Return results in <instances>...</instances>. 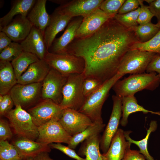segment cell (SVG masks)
<instances>
[{
    "label": "cell",
    "mask_w": 160,
    "mask_h": 160,
    "mask_svg": "<svg viewBox=\"0 0 160 160\" xmlns=\"http://www.w3.org/2000/svg\"><path fill=\"white\" fill-rule=\"evenodd\" d=\"M75 39L67 47L65 53L84 60L85 78H95L103 83L117 73L124 55L138 42L133 31L113 17L92 35Z\"/></svg>",
    "instance_id": "cell-1"
},
{
    "label": "cell",
    "mask_w": 160,
    "mask_h": 160,
    "mask_svg": "<svg viewBox=\"0 0 160 160\" xmlns=\"http://www.w3.org/2000/svg\"><path fill=\"white\" fill-rule=\"evenodd\" d=\"M160 78L155 72L132 74L119 80L112 88L116 95L120 97L134 95L143 89L153 90L159 86Z\"/></svg>",
    "instance_id": "cell-2"
},
{
    "label": "cell",
    "mask_w": 160,
    "mask_h": 160,
    "mask_svg": "<svg viewBox=\"0 0 160 160\" xmlns=\"http://www.w3.org/2000/svg\"><path fill=\"white\" fill-rule=\"evenodd\" d=\"M124 75L117 73L105 82L97 91L86 97V100L78 111L89 118L93 123H103L102 109L111 89Z\"/></svg>",
    "instance_id": "cell-3"
},
{
    "label": "cell",
    "mask_w": 160,
    "mask_h": 160,
    "mask_svg": "<svg viewBox=\"0 0 160 160\" xmlns=\"http://www.w3.org/2000/svg\"><path fill=\"white\" fill-rule=\"evenodd\" d=\"M85 77L83 73L68 76L62 90L63 99L60 105L64 109L79 111L86 100L83 90Z\"/></svg>",
    "instance_id": "cell-4"
},
{
    "label": "cell",
    "mask_w": 160,
    "mask_h": 160,
    "mask_svg": "<svg viewBox=\"0 0 160 160\" xmlns=\"http://www.w3.org/2000/svg\"><path fill=\"white\" fill-rule=\"evenodd\" d=\"M15 106L5 116L15 133L18 137L36 140L39 135L38 127L34 123L31 116L20 105Z\"/></svg>",
    "instance_id": "cell-5"
},
{
    "label": "cell",
    "mask_w": 160,
    "mask_h": 160,
    "mask_svg": "<svg viewBox=\"0 0 160 160\" xmlns=\"http://www.w3.org/2000/svg\"><path fill=\"white\" fill-rule=\"evenodd\" d=\"M51 68L68 76L83 73L85 63L81 57L68 53L57 54L47 51L44 59Z\"/></svg>",
    "instance_id": "cell-6"
},
{
    "label": "cell",
    "mask_w": 160,
    "mask_h": 160,
    "mask_svg": "<svg viewBox=\"0 0 160 160\" xmlns=\"http://www.w3.org/2000/svg\"><path fill=\"white\" fill-rule=\"evenodd\" d=\"M157 54L151 52L131 49L123 57L118 67V73L125 75L143 73Z\"/></svg>",
    "instance_id": "cell-7"
},
{
    "label": "cell",
    "mask_w": 160,
    "mask_h": 160,
    "mask_svg": "<svg viewBox=\"0 0 160 160\" xmlns=\"http://www.w3.org/2000/svg\"><path fill=\"white\" fill-rule=\"evenodd\" d=\"M42 82L27 84H16L9 92L14 105H20L28 110L42 100Z\"/></svg>",
    "instance_id": "cell-8"
},
{
    "label": "cell",
    "mask_w": 160,
    "mask_h": 160,
    "mask_svg": "<svg viewBox=\"0 0 160 160\" xmlns=\"http://www.w3.org/2000/svg\"><path fill=\"white\" fill-rule=\"evenodd\" d=\"M64 109L52 100L45 99H42L27 111L34 123L38 127L51 121H58Z\"/></svg>",
    "instance_id": "cell-9"
},
{
    "label": "cell",
    "mask_w": 160,
    "mask_h": 160,
    "mask_svg": "<svg viewBox=\"0 0 160 160\" xmlns=\"http://www.w3.org/2000/svg\"><path fill=\"white\" fill-rule=\"evenodd\" d=\"M68 76L51 68L42 82V99H49L60 105L63 99V89Z\"/></svg>",
    "instance_id": "cell-10"
},
{
    "label": "cell",
    "mask_w": 160,
    "mask_h": 160,
    "mask_svg": "<svg viewBox=\"0 0 160 160\" xmlns=\"http://www.w3.org/2000/svg\"><path fill=\"white\" fill-rule=\"evenodd\" d=\"M113 107L108 122L101 137L100 149L106 153L110 146L112 140L118 129L122 117V97L116 95L112 96Z\"/></svg>",
    "instance_id": "cell-11"
},
{
    "label": "cell",
    "mask_w": 160,
    "mask_h": 160,
    "mask_svg": "<svg viewBox=\"0 0 160 160\" xmlns=\"http://www.w3.org/2000/svg\"><path fill=\"white\" fill-rule=\"evenodd\" d=\"M58 121L72 137L82 132L93 123L85 115L70 108L64 109Z\"/></svg>",
    "instance_id": "cell-12"
},
{
    "label": "cell",
    "mask_w": 160,
    "mask_h": 160,
    "mask_svg": "<svg viewBox=\"0 0 160 160\" xmlns=\"http://www.w3.org/2000/svg\"><path fill=\"white\" fill-rule=\"evenodd\" d=\"M38 132L36 141L48 145L53 143L68 144L72 137L57 121H50L38 127Z\"/></svg>",
    "instance_id": "cell-13"
},
{
    "label": "cell",
    "mask_w": 160,
    "mask_h": 160,
    "mask_svg": "<svg viewBox=\"0 0 160 160\" xmlns=\"http://www.w3.org/2000/svg\"><path fill=\"white\" fill-rule=\"evenodd\" d=\"M103 0H74L68 1L55 10L60 13L72 18L84 17L99 8Z\"/></svg>",
    "instance_id": "cell-14"
},
{
    "label": "cell",
    "mask_w": 160,
    "mask_h": 160,
    "mask_svg": "<svg viewBox=\"0 0 160 160\" xmlns=\"http://www.w3.org/2000/svg\"><path fill=\"white\" fill-rule=\"evenodd\" d=\"M112 17L99 8L83 17L78 29L76 39L85 38L93 34Z\"/></svg>",
    "instance_id": "cell-15"
},
{
    "label": "cell",
    "mask_w": 160,
    "mask_h": 160,
    "mask_svg": "<svg viewBox=\"0 0 160 160\" xmlns=\"http://www.w3.org/2000/svg\"><path fill=\"white\" fill-rule=\"evenodd\" d=\"M44 33L33 26L29 34L20 43L23 51L34 55L39 60H44L48 51L44 40Z\"/></svg>",
    "instance_id": "cell-16"
},
{
    "label": "cell",
    "mask_w": 160,
    "mask_h": 160,
    "mask_svg": "<svg viewBox=\"0 0 160 160\" xmlns=\"http://www.w3.org/2000/svg\"><path fill=\"white\" fill-rule=\"evenodd\" d=\"M33 25L27 17L18 15L7 25L0 28L14 42L23 40L30 33Z\"/></svg>",
    "instance_id": "cell-17"
},
{
    "label": "cell",
    "mask_w": 160,
    "mask_h": 160,
    "mask_svg": "<svg viewBox=\"0 0 160 160\" xmlns=\"http://www.w3.org/2000/svg\"><path fill=\"white\" fill-rule=\"evenodd\" d=\"M12 144L23 160L33 158L42 152L49 153L51 151L49 145L23 137L16 139L13 141Z\"/></svg>",
    "instance_id": "cell-18"
},
{
    "label": "cell",
    "mask_w": 160,
    "mask_h": 160,
    "mask_svg": "<svg viewBox=\"0 0 160 160\" xmlns=\"http://www.w3.org/2000/svg\"><path fill=\"white\" fill-rule=\"evenodd\" d=\"M131 143L126 140L124 131L118 129L113 137L109 147L105 153L102 154L103 160H122Z\"/></svg>",
    "instance_id": "cell-19"
},
{
    "label": "cell",
    "mask_w": 160,
    "mask_h": 160,
    "mask_svg": "<svg viewBox=\"0 0 160 160\" xmlns=\"http://www.w3.org/2000/svg\"><path fill=\"white\" fill-rule=\"evenodd\" d=\"M83 19L82 17H80L71 21L63 34L54 41L48 50L50 51L49 52L55 53L65 54L67 47L75 39Z\"/></svg>",
    "instance_id": "cell-20"
},
{
    "label": "cell",
    "mask_w": 160,
    "mask_h": 160,
    "mask_svg": "<svg viewBox=\"0 0 160 160\" xmlns=\"http://www.w3.org/2000/svg\"><path fill=\"white\" fill-rule=\"evenodd\" d=\"M72 18V17L62 14L56 10L51 16L50 23L44 33V40L48 51L57 35L65 28Z\"/></svg>",
    "instance_id": "cell-21"
},
{
    "label": "cell",
    "mask_w": 160,
    "mask_h": 160,
    "mask_svg": "<svg viewBox=\"0 0 160 160\" xmlns=\"http://www.w3.org/2000/svg\"><path fill=\"white\" fill-rule=\"evenodd\" d=\"M50 68L44 59L39 60L29 66L17 79V84H27L42 82Z\"/></svg>",
    "instance_id": "cell-22"
},
{
    "label": "cell",
    "mask_w": 160,
    "mask_h": 160,
    "mask_svg": "<svg viewBox=\"0 0 160 160\" xmlns=\"http://www.w3.org/2000/svg\"><path fill=\"white\" fill-rule=\"evenodd\" d=\"M46 0H37L27 16L33 26L44 32L51 20L46 10Z\"/></svg>",
    "instance_id": "cell-23"
},
{
    "label": "cell",
    "mask_w": 160,
    "mask_h": 160,
    "mask_svg": "<svg viewBox=\"0 0 160 160\" xmlns=\"http://www.w3.org/2000/svg\"><path fill=\"white\" fill-rule=\"evenodd\" d=\"M17 81L11 63L0 60V95L8 94Z\"/></svg>",
    "instance_id": "cell-24"
},
{
    "label": "cell",
    "mask_w": 160,
    "mask_h": 160,
    "mask_svg": "<svg viewBox=\"0 0 160 160\" xmlns=\"http://www.w3.org/2000/svg\"><path fill=\"white\" fill-rule=\"evenodd\" d=\"M35 0H17L13 2L9 11L0 19V29L7 25L16 15L27 16L35 3Z\"/></svg>",
    "instance_id": "cell-25"
},
{
    "label": "cell",
    "mask_w": 160,
    "mask_h": 160,
    "mask_svg": "<svg viewBox=\"0 0 160 160\" xmlns=\"http://www.w3.org/2000/svg\"><path fill=\"white\" fill-rule=\"evenodd\" d=\"M101 138L97 134L85 140L79 148V155L85 156V160H103L100 150Z\"/></svg>",
    "instance_id": "cell-26"
},
{
    "label": "cell",
    "mask_w": 160,
    "mask_h": 160,
    "mask_svg": "<svg viewBox=\"0 0 160 160\" xmlns=\"http://www.w3.org/2000/svg\"><path fill=\"white\" fill-rule=\"evenodd\" d=\"M122 118L120 124L123 127L127 125L129 116L133 113L142 112L144 113H151L160 116V113L148 110L139 105L134 95L122 97Z\"/></svg>",
    "instance_id": "cell-27"
},
{
    "label": "cell",
    "mask_w": 160,
    "mask_h": 160,
    "mask_svg": "<svg viewBox=\"0 0 160 160\" xmlns=\"http://www.w3.org/2000/svg\"><path fill=\"white\" fill-rule=\"evenodd\" d=\"M157 127V124L156 121H151L150 126L147 130V133L145 137L141 140H135L132 139L129 136L132 131H124V135L127 140L131 143L136 145L139 148V152L145 157L147 160H156L149 154L148 150L147 145L148 139L150 134L156 130Z\"/></svg>",
    "instance_id": "cell-28"
},
{
    "label": "cell",
    "mask_w": 160,
    "mask_h": 160,
    "mask_svg": "<svg viewBox=\"0 0 160 160\" xmlns=\"http://www.w3.org/2000/svg\"><path fill=\"white\" fill-rule=\"evenodd\" d=\"M105 124L103 123H93L85 130L72 137L68 146L74 149L80 143L96 134H100L103 130Z\"/></svg>",
    "instance_id": "cell-29"
},
{
    "label": "cell",
    "mask_w": 160,
    "mask_h": 160,
    "mask_svg": "<svg viewBox=\"0 0 160 160\" xmlns=\"http://www.w3.org/2000/svg\"><path fill=\"white\" fill-rule=\"evenodd\" d=\"M39 59L34 55L23 51L11 63L17 79L31 64Z\"/></svg>",
    "instance_id": "cell-30"
},
{
    "label": "cell",
    "mask_w": 160,
    "mask_h": 160,
    "mask_svg": "<svg viewBox=\"0 0 160 160\" xmlns=\"http://www.w3.org/2000/svg\"><path fill=\"white\" fill-rule=\"evenodd\" d=\"M160 28L151 22L129 28L133 31L138 42L144 43L152 39L158 32Z\"/></svg>",
    "instance_id": "cell-31"
},
{
    "label": "cell",
    "mask_w": 160,
    "mask_h": 160,
    "mask_svg": "<svg viewBox=\"0 0 160 160\" xmlns=\"http://www.w3.org/2000/svg\"><path fill=\"white\" fill-rule=\"evenodd\" d=\"M156 25L160 28V21L158 22ZM131 49L151 52L160 55V29L150 40L144 43L136 42L133 44Z\"/></svg>",
    "instance_id": "cell-32"
},
{
    "label": "cell",
    "mask_w": 160,
    "mask_h": 160,
    "mask_svg": "<svg viewBox=\"0 0 160 160\" xmlns=\"http://www.w3.org/2000/svg\"><path fill=\"white\" fill-rule=\"evenodd\" d=\"M140 10L139 7L137 9L127 13L117 14L113 18L122 25L129 29L139 25L137 20Z\"/></svg>",
    "instance_id": "cell-33"
},
{
    "label": "cell",
    "mask_w": 160,
    "mask_h": 160,
    "mask_svg": "<svg viewBox=\"0 0 160 160\" xmlns=\"http://www.w3.org/2000/svg\"><path fill=\"white\" fill-rule=\"evenodd\" d=\"M0 159L23 160L14 146L7 140H0Z\"/></svg>",
    "instance_id": "cell-34"
},
{
    "label": "cell",
    "mask_w": 160,
    "mask_h": 160,
    "mask_svg": "<svg viewBox=\"0 0 160 160\" xmlns=\"http://www.w3.org/2000/svg\"><path fill=\"white\" fill-rule=\"evenodd\" d=\"M20 43L12 42L0 53V60L11 62L23 52Z\"/></svg>",
    "instance_id": "cell-35"
},
{
    "label": "cell",
    "mask_w": 160,
    "mask_h": 160,
    "mask_svg": "<svg viewBox=\"0 0 160 160\" xmlns=\"http://www.w3.org/2000/svg\"><path fill=\"white\" fill-rule=\"evenodd\" d=\"M125 0H103L99 8L108 16L113 18L118 13Z\"/></svg>",
    "instance_id": "cell-36"
},
{
    "label": "cell",
    "mask_w": 160,
    "mask_h": 160,
    "mask_svg": "<svg viewBox=\"0 0 160 160\" xmlns=\"http://www.w3.org/2000/svg\"><path fill=\"white\" fill-rule=\"evenodd\" d=\"M103 83L94 78H85L83 83L84 95L86 98L99 89Z\"/></svg>",
    "instance_id": "cell-37"
},
{
    "label": "cell",
    "mask_w": 160,
    "mask_h": 160,
    "mask_svg": "<svg viewBox=\"0 0 160 160\" xmlns=\"http://www.w3.org/2000/svg\"><path fill=\"white\" fill-rule=\"evenodd\" d=\"M139 0L140 10L137 22L138 25H142L151 22V20L154 15L150 10L148 6L144 4V1Z\"/></svg>",
    "instance_id": "cell-38"
},
{
    "label": "cell",
    "mask_w": 160,
    "mask_h": 160,
    "mask_svg": "<svg viewBox=\"0 0 160 160\" xmlns=\"http://www.w3.org/2000/svg\"><path fill=\"white\" fill-rule=\"evenodd\" d=\"M14 105L13 101L9 93L0 95V116H5L12 109Z\"/></svg>",
    "instance_id": "cell-39"
},
{
    "label": "cell",
    "mask_w": 160,
    "mask_h": 160,
    "mask_svg": "<svg viewBox=\"0 0 160 160\" xmlns=\"http://www.w3.org/2000/svg\"><path fill=\"white\" fill-rule=\"evenodd\" d=\"M49 145L51 148L58 150L69 157L76 160H85V158L81 157L73 149L61 143H52Z\"/></svg>",
    "instance_id": "cell-40"
},
{
    "label": "cell",
    "mask_w": 160,
    "mask_h": 160,
    "mask_svg": "<svg viewBox=\"0 0 160 160\" xmlns=\"http://www.w3.org/2000/svg\"><path fill=\"white\" fill-rule=\"evenodd\" d=\"M140 6L139 0H126L119 9L118 13H127L137 9Z\"/></svg>",
    "instance_id": "cell-41"
},
{
    "label": "cell",
    "mask_w": 160,
    "mask_h": 160,
    "mask_svg": "<svg viewBox=\"0 0 160 160\" xmlns=\"http://www.w3.org/2000/svg\"><path fill=\"white\" fill-rule=\"evenodd\" d=\"M13 134L8 122L3 119L0 121V140H6L11 138Z\"/></svg>",
    "instance_id": "cell-42"
},
{
    "label": "cell",
    "mask_w": 160,
    "mask_h": 160,
    "mask_svg": "<svg viewBox=\"0 0 160 160\" xmlns=\"http://www.w3.org/2000/svg\"><path fill=\"white\" fill-rule=\"evenodd\" d=\"M146 71L147 73L157 72L160 78V55H157L148 65Z\"/></svg>",
    "instance_id": "cell-43"
},
{
    "label": "cell",
    "mask_w": 160,
    "mask_h": 160,
    "mask_svg": "<svg viewBox=\"0 0 160 160\" xmlns=\"http://www.w3.org/2000/svg\"><path fill=\"white\" fill-rule=\"evenodd\" d=\"M145 1L149 4V8L157 18L158 22L160 21V0H147Z\"/></svg>",
    "instance_id": "cell-44"
},
{
    "label": "cell",
    "mask_w": 160,
    "mask_h": 160,
    "mask_svg": "<svg viewBox=\"0 0 160 160\" xmlns=\"http://www.w3.org/2000/svg\"><path fill=\"white\" fill-rule=\"evenodd\" d=\"M122 160H147L144 156L140 153L139 151L132 150L130 148L127 152Z\"/></svg>",
    "instance_id": "cell-45"
},
{
    "label": "cell",
    "mask_w": 160,
    "mask_h": 160,
    "mask_svg": "<svg viewBox=\"0 0 160 160\" xmlns=\"http://www.w3.org/2000/svg\"><path fill=\"white\" fill-rule=\"evenodd\" d=\"M12 41L4 32H0V52L8 46Z\"/></svg>",
    "instance_id": "cell-46"
},
{
    "label": "cell",
    "mask_w": 160,
    "mask_h": 160,
    "mask_svg": "<svg viewBox=\"0 0 160 160\" xmlns=\"http://www.w3.org/2000/svg\"><path fill=\"white\" fill-rule=\"evenodd\" d=\"M33 160H55L49 157L48 153L47 152H43L41 153L34 158Z\"/></svg>",
    "instance_id": "cell-47"
},
{
    "label": "cell",
    "mask_w": 160,
    "mask_h": 160,
    "mask_svg": "<svg viewBox=\"0 0 160 160\" xmlns=\"http://www.w3.org/2000/svg\"><path fill=\"white\" fill-rule=\"evenodd\" d=\"M27 160H33V158H29Z\"/></svg>",
    "instance_id": "cell-48"
},
{
    "label": "cell",
    "mask_w": 160,
    "mask_h": 160,
    "mask_svg": "<svg viewBox=\"0 0 160 160\" xmlns=\"http://www.w3.org/2000/svg\"></svg>",
    "instance_id": "cell-49"
}]
</instances>
